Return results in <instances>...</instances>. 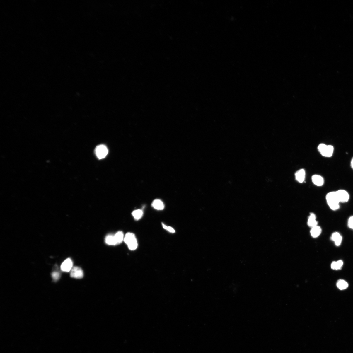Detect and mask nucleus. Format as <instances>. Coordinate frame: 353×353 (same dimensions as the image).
Wrapping results in <instances>:
<instances>
[{
  "label": "nucleus",
  "instance_id": "nucleus-1",
  "mask_svg": "<svg viewBox=\"0 0 353 353\" xmlns=\"http://www.w3.org/2000/svg\"><path fill=\"white\" fill-rule=\"evenodd\" d=\"M326 199L328 204L333 210H337L340 207L339 203L336 192H332L327 195Z\"/></svg>",
  "mask_w": 353,
  "mask_h": 353
},
{
  "label": "nucleus",
  "instance_id": "nucleus-2",
  "mask_svg": "<svg viewBox=\"0 0 353 353\" xmlns=\"http://www.w3.org/2000/svg\"><path fill=\"white\" fill-rule=\"evenodd\" d=\"M124 241L127 245L128 248L131 250H136L138 247L137 239L134 233H127L124 237Z\"/></svg>",
  "mask_w": 353,
  "mask_h": 353
},
{
  "label": "nucleus",
  "instance_id": "nucleus-3",
  "mask_svg": "<svg viewBox=\"0 0 353 353\" xmlns=\"http://www.w3.org/2000/svg\"><path fill=\"white\" fill-rule=\"evenodd\" d=\"M318 149L323 156L329 157L332 156L334 149L331 145H327L324 144H321L318 146Z\"/></svg>",
  "mask_w": 353,
  "mask_h": 353
},
{
  "label": "nucleus",
  "instance_id": "nucleus-4",
  "mask_svg": "<svg viewBox=\"0 0 353 353\" xmlns=\"http://www.w3.org/2000/svg\"><path fill=\"white\" fill-rule=\"evenodd\" d=\"M95 153L99 159L104 158L108 154V151L107 147L104 145H100L95 149Z\"/></svg>",
  "mask_w": 353,
  "mask_h": 353
},
{
  "label": "nucleus",
  "instance_id": "nucleus-5",
  "mask_svg": "<svg viewBox=\"0 0 353 353\" xmlns=\"http://www.w3.org/2000/svg\"><path fill=\"white\" fill-rule=\"evenodd\" d=\"M83 271L80 267H74L72 268L71 271L70 276L72 278L77 279H81L83 277Z\"/></svg>",
  "mask_w": 353,
  "mask_h": 353
},
{
  "label": "nucleus",
  "instance_id": "nucleus-6",
  "mask_svg": "<svg viewBox=\"0 0 353 353\" xmlns=\"http://www.w3.org/2000/svg\"><path fill=\"white\" fill-rule=\"evenodd\" d=\"M340 202L345 203L348 201L349 196L348 192L343 190H340L336 192Z\"/></svg>",
  "mask_w": 353,
  "mask_h": 353
},
{
  "label": "nucleus",
  "instance_id": "nucleus-7",
  "mask_svg": "<svg viewBox=\"0 0 353 353\" xmlns=\"http://www.w3.org/2000/svg\"><path fill=\"white\" fill-rule=\"evenodd\" d=\"M73 262L71 259L67 258L62 263L61 265V270L64 272H69L73 268Z\"/></svg>",
  "mask_w": 353,
  "mask_h": 353
},
{
  "label": "nucleus",
  "instance_id": "nucleus-8",
  "mask_svg": "<svg viewBox=\"0 0 353 353\" xmlns=\"http://www.w3.org/2000/svg\"><path fill=\"white\" fill-rule=\"evenodd\" d=\"M312 180L314 184L318 186H322L324 183V180L323 178L318 175H314L312 177Z\"/></svg>",
  "mask_w": 353,
  "mask_h": 353
},
{
  "label": "nucleus",
  "instance_id": "nucleus-9",
  "mask_svg": "<svg viewBox=\"0 0 353 353\" xmlns=\"http://www.w3.org/2000/svg\"><path fill=\"white\" fill-rule=\"evenodd\" d=\"M305 175H306V173H305L304 169H300L296 172L295 173L296 180L299 183H303L304 180Z\"/></svg>",
  "mask_w": 353,
  "mask_h": 353
},
{
  "label": "nucleus",
  "instance_id": "nucleus-10",
  "mask_svg": "<svg viewBox=\"0 0 353 353\" xmlns=\"http://www.w3.org/2000/svg\"><path fill=\"white\" fill-rule=\"evenodd\" d=\"M152 207L157 210H161L164 208L165 205L161 200L156 199L154 200L152 203Z\"/></svg>",
  "mask_w": 353,
  "mask_h": 353
},
{
  "label": "nucleus",
  "instance_id": "nucleus-11",
  "mask_svg": "<svg viewBox=\"0 0 353 353\" xmlns=\"http://www.w3.org/2000/svg\"><path fill=\"white\" fill-rule=\"evenodd\" d=\"M331 238L332 241L335 242V244L337 246H339L341 244L342 238L339 233L337 232L333 233L332 234Z\"/></svg>",
  "mask_w": 353,
  "mask_h": 353
},
{
  "label": "nucleus",
  "instance_id": "nucleus-12",
  "mask_svg": "<svg viewBox=\"0 0 353 353\" xmlns=\"http://www.w3.org/2000/svg\"><path fill=\"white\" fill-rule=\"evenodd\" d=\"M318 223L316 220V216L313 214H311L309 216L308 222L309 226L312 228L317 226Z\"/></svg>",
  "mask_w": 353,
  "mask_h": 353
},
{
  "label": "nucleus",
  "instance_id": "nucleus-13",
  "mask_svg": "<svg viewBox=\"0 0 353 353\" xmlns=\"http://www.w3.org/2000/svg\"><path fill=\"white\" fill-rule=\"evenodd\" d=\"M321 232V228L318 226L312 228V229L311 231V234L312 236L314 238H317L320 236Z\"/></svg>",
  "mask_w": 353,
  "mask_h": 353
},
{
  "label": "nucleus",
  "instance_id": "nucleus-14",
  "mask_svg": "<svg viewBox=\"0 0 353 353\" xmlns=\"http://www.w3.org/2000/svg\"><path fill=\"white\" fill-rule=\"evenodd\" d=\"M343 264L342 260H339L337 262L334 261L331 265L332 269L335 270H340L342 269Z\"/></svg>",
  "mask_w": 353,
  "mask_h": 353
},
{
  "label": "nucleus",
  "instance_id": "nucleus-15",
  "mask_svg": "<svg viewBox=\"0 0 353 353\" xmlns=\"http://www.w3.org/2000/svg\"><path fill=\"white\" fill-rule=\"evenodd\" d=\"M337 285L338 289L341 290L345 289L349 286L348 283L346 281L341 279L338 281Z\"/></svg>",
  "mask_w": 353,
  "mask_h": 353
},
{
  "label": "nucleus",
  "instance_id": "nucleus-16",
  "mask_svg": "<svg viewBox=\"0 0 353 353\" xmlns=\"http://www.w3.org/2000/svg\"><path fill=\"white\" fill-rule=\"evenodd\" d=\"M105 242L106 244L110 245H117L114 236L110 234L107 236L105 238Z\"/></svg>",
  "mask_w": 353,
  "mask_h": 353
},
{
  "label": "nucleus",
  "instance_id": "nucleus-17",
  "mask_svg": "<svg viewBox=\"0 0 353 353\" xmlns=\"http://www.w3.org/2000/svg\"><path fill=\"white\" fill-rule=\"evenodd\" d=\"M114 236L117 245L121 243L124 239V234L122 231H118Z\"/></svg>",
  "mask_w": 353,
  "mask_h": 353
},
{
  "label": "nucleus",
  "instance_id": "nucleus-18",
  "mask_svg": "<svg viewBox=\"0 0 353 353\" xmlns=\"http://www.w3.org/2000/svg\"><path fill=\"white\" fill-rule=\"evenodd\" d=\"M132 214L135 220H138L142 217L143 212L142 210L138 209L133 211Z\"/></svg>",
  "mask_w": 353,
  "mask_h": 353
},
{
  "label": "nucleus",
  "instance_id": "nucleus-19",
  "mask_svg": "<svg viewBox=\"0 0 353 353\" xmlns=\"http://www.w3.org/2000/svg\"><path fill=\"white\" fill-rule=\"evenodd\" d=\"M52 276L53 280L56 281L60 277V274L58 272H52Z\"/></svg>",
  "mask_w": 353,
  "mask_h": 353
},
{
  "label": "nucleus",
  "instance_id": "nucleus-20",
  "mask_svg": "<svg viewBox=\"0 0 353 353\" xmlns=\"http://www.w3.org/2000/svg\"><path fill=\"white\" fill-rule=\"evenodd\" d=\"M162 224L163 228H164L165 230H167L169 232L174 233L175 232V230L173 228L171 227L167 226H166L163 224Z\"/></svg>",
  "mask_w": 353,
  "mask_h": 353
},
{
  "label": "nucleus",
  "instance_id": "nucleus-21",
  "mask_svg": "<svg viewBox=\"0 0 353 353\" xmlns=\"http://www.w3.org/2000/svg\"><path fill=\"white\" fill-rule=\"evenodd\" d=\"M348 226L350 228L353 229V216L350 217L349 219Z\"/></svg>",
  "mask_w": 353,
  "mask_h": 353
},
{
  "label": "nucleus",
  "instance_id": "nucleus-22",
  "mask_svg": "<svg viewBox=\"0 0 353 353\" xmlns=\"http://www.w3.org/2000/svg\"><path fill=\"white\" fill-rule=\"evenodd\" d=\"M351 165L352 168L353 169V157H352L351 161Z\"/></svg>",
  "mask_w": 353,
  "mask_h": 353
}]
</instances>
